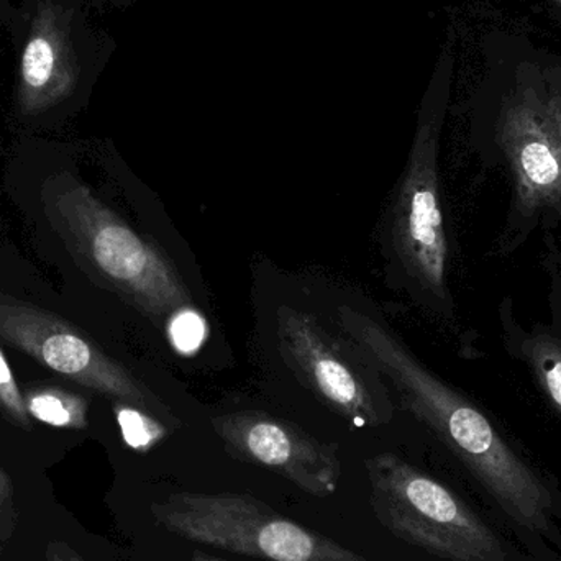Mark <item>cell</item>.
<instances>
[{"label": "cell", "instance_id": "obj_15", "mask_svg": "<svg viewBox=\"0 0 561 561\" xmlns=\"http://www.w3.org/2000/svg\"><path fill=\"white\" fill-rule=\"evenodd\" d=\"M46 557H48V561H82L71 547L59 542L49 543Z\"/></svg>", "mask_w": 561, "mask_h": 561}, {"label": "cell", "instance_id": "obj_3", "mask_svg": "<svg viewBox=\"0 0 561 561\" xmlns=\"http://www.w3.org/2000/svg\"><path fill=\"white\" fill-rule=\"evenodd\" d=\"M158 526L187 542L265 561H369L245 493H174L150 506Z\"/></svg>", "mask_w": 561, "mask_h": 561}, {"label": "cell", "instance_id": "obj_14", "mask_svg": "<svg viewBox=\"0 0 561 561\" xmlns=\"http://www.w3.org/2000/svg\"><path fill=\"white\" fill-rule=\"evenodd\" d=\"M0 411L9 415L13 422L22 425V427H30V415L26 412L25 398L20 392L15 376H13L12 368H10L9 362L3 356L2 350H0Z\"/></svg>", "mask_w": 561, "mask_h": 561}, {"label": "cell", "instance_id": "obj_9", "mask_svg": "<svg viewBox=\"0 0 561 561\" xmlns=\"http://www.w3.org/2000/svg\"><path fill=\"white\" fill-rule=\"evenodd\" d=\"M500 144L513 170L519 209L533 214L552 206L561 213V138L547 98L524 89L506 102Z\"/></svg>", "mask_w": 561, "mask_h": 561}, {"label": "cell", "instance_id": "obj_4", "mask_svg": "<svg viewBox=\"0 0 561 561\" xmlns=\"http://www.w3.org/2000/svg\"><path fill=\"white\" fill-rule=\"evenodd\" d=\"M365 468L373 514L396 539L451 561H506L493 529L431 474L394 454Z\"/></svg>", "mask_w": 561, "mask_h": 561}, {"label": "cell", "instance_id": "obj_19", "mask_svg": "<svg viewBox=\"0 0 561 561\" xmlns=\"http://www.w3.org/2000/svg\"><path fill=\"white\" fill-rule=\"evenodd\" d=\"M556 2H559V3H561V0H556Z\"/></svg>", "mask_w": 561, "mask_h": 561}, {"label": "cell", "instance_id": "obj_18", "mask_svg": "<svg viewBox=\"0 0 561 561\" xmlns=\"http://www.w3.org/2000/svg\"><path fill=\"white\" fill-rule=\"evenodd\" d=\"M7 491H9V484H7L5 478L0 473V497L5 496Z\"/></svg>", "mask_w": 561, "mask_h": 561}, {"label": "cell", "instance_id": "obj_10", "mask_svg": "<svg viewBox=\"0 0 561 561\" xmlns=\"http://www.w3.org/2000/svg\"><path fill=\"white\" fill-rule=\"evenodd\" d=\"M28 415L43 424L61 428L88 427V402L81 396L61 389H32L26 392Z\"/></svg>", "mask_w": 561, "mask_h": 561}, {"label": "cell", "instance_id": "obj_12", "mask_svg": "<svg viewBox=\"0 0 561 561\" xmlns=\"http://www.w3.org/2000/svg\"><path fill=\"white\" fill-rule=\"evenodd\" d=\"M55 46L46 36H33L23 51L22 78L26 85V104L39 108L48 101V84L55 75Z\"/></svg>", "mask_w": 561, "mask_h": 561}, {"label": "cell", "instance_id": "obj_6", "mask_svg": "<svg viewBox=\"0 0 561 561\" xmlns=\"http://www.w3.org/2000/svg\"><path fill=\"white\" fill-rule=\"evenodd\" d=\"M440 115L422 112L391 214L396 255L425 294L445 300L448 243L438 186Z\"/></svg>", "mask_w": 561, "mask_h": 561}, {"label": "cell", "instance_id": "obj_5", "mask_svg": "<svg viewBox=\"0 0 561 561\" xmlns=\"http://www.w3.org/2000/svg\"><path fill=\"white\" fill-rule=\"evenodd\" d=\"M0 340L85 388L174 422L170 409L144 382L81 330L48 310L0 293Z\"/></svg>", "mask_w": 561, "mask_h": 561}, {"label": "cell", "instance_id": "obj_11", "mask_svg": "<svg viewBox=\"0 0 561 561\" xmlns=\"http://www.w3.org/2000/svg\"><path fill=\"white\" fill-rule=\"evenodd\" d=\"M520 348L543 391L561 414V340L539 333L524 340Z\"/></svg>", "mask_w": 561, "mask_h": 561}, {"label": "cell", "instance_id": "obj_17", "mask_svg": "<svg viewBox=\"0 0 561 561\" xmlns=\"http://www.w3.org/2000/svg\"><path fill=\"white\" fill-rule=\"evenodd\" d=\"M191 561H230V560L220 559V557L209 556V553L194 552L193 557H191Z\"/></svg>", "mask_w": 561, "mask_h": 561}, {"label": "cell", "instance_id": "obj_13", "mask_svg": "<svg viewBox=\"0 0 561 561\" xmlns=\"http://www.w3.org/2000/svg\"><path fill=\"white\" fill-rule=\"evenodd\" d=\"M117 419L125 442L135 450H148L167 434L153 415L128 404L117 405Z\"/></svg>", "mask_w": 561, "mask_h": 561}, {"label": "cell", "instance_id": "obj_7", "mask_svg": "<svg viewBox=\"0 0 561 561\" xmlns=\"http://www.w3.org/2000/svg\"><path fill=\"white\" fill-rule=\"evenodd\" d=\"M278 325L287 362L333 412L358 427L391 422L392 404L371 363L353 358L310 313L283 307Z\"/></svg>", "mask_w": 561, "mask_h": 561}, {"label": "cell", "instance_id": "obj_8", "mask_svg": "<svg viewBox=\"0 0 561 561\" xmlns=\"http://www.w3.org/2000/svg\"><path fill=\"white\" fill-rule=\"evenodd\" d=\"M213 425L236 460L266 468L313 497L339 490V447L317 440L296 424L262 411H242L216 415Z\"/></svg>", "mask_w": 561, "mask_h": 561}, {"label": "cell", "instance_id": "obj_1", "mask_svg": "<svg viewBox=\"0 0 561 561\" xmlns=\"http://www.w3.org/2000/svg\"><path fill=\"white\" fill-rule=\"evenodd\" d=\"M339 325L402 404L427 425L520 526L549 533L553 501L540 478L514 454L490 419L432 375L385 323L353 307H340Z\"/></svg>", "mask_w": 561, "mask_h": 561}, {"label": "cell", "instance_id": "obj_2", "mask_svg": "<svg viewBox=\"0 0 561 561\" xmlns=\"http://www.w3.org/2000/svg\"><path fill=\"white\" fill-rule=\"evenodd\" d=\"M49 222L82 265L160 329L196 317L190 290L171 263L69 174L45 187Z\"/></svg>", "mask_w": 561, "mask_h": 561}, {"label": "cell", "instance_id": "obj_16", "mask_svg": "<svg viewBox=\"0 0 561 561\" xmlns=\"http://www.w3.org/2000/svg\"><path fill=\"white\" fill-rule=\"evenodd\" d=\"M547 104H549L550 112H552L553 121H556L557 128L561 138V85L552 94L547 98Z\"/></svg>", "mask_w": 561, "mask_h": 561}]
</instances>
